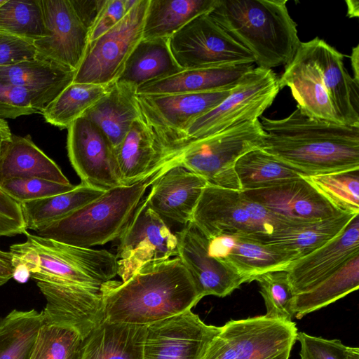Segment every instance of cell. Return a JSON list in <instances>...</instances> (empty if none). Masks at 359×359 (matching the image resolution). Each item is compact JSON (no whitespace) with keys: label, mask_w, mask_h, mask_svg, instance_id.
Returning <instances> with one entry per match:
<instances>
[{"label":"cell","mask_w":359,"mask_h":359,"mask_svg":"<svg viewBox=\"0 0 359 359\" xmlns=\"http://www.w3.org/2000/svg\"><path fill=\"white\" fill-rule=\"evenodd\" d=\"M45 34L34 40L36 58L76 70L89 42V30L70 0H41Z\"/></svg>","instance_id":"16"},{"label":"cell","mask_w":359,"mask_h":359,"mask_svg":"<svg viewBox=\"0 0 359 359\" xmlns=\"http://www.w3.org/2000/svg\"><path fill=\"white\" fill-rule=\"evenodd\" d=\"M305 177L340 210L359 214V170Z\"/></svg>","instance_id":"41"},{"label":"cell","mask_w":359,"mask_h":359,"mask_svg":"<svg viewBox=\"0 0 359 359\" xmlns=\"http://www.w3.org/2000/svg\"><path fill=\"white\" fill-rule=\"evenodd\" d=\"M41 312L14 309L0 318V359H31Z\"/></svg>","instance_id":"36"},{"label":"cell","mask_w":359,"mask_h":359,"mask_svg":"<svg viewBox=\"0 0 359 359\" xmlns=\"http://www.w3.org/2000/svg\"><path fill=\"white\" fill-rule=\"evenodd\" d=\"M105 191L81 183L71 191L20 203L26 229L35 232L102 196Z\"/></svg>","instance_id":"34"},{"label":"cell","mask_w":359,"mask_h":359,"mask_svg":"<svg viewBox=\"0 0 359 359\" xmlns=\"http://www.w3.org/2000/svg\"><path fill=\"white\" fill-rule=\"evenodd\" d=\"M114 151L123 186L140 182L169 163L163 146L140 116Z\"/></svg>","instance_id":"24"},{"label":"cell","mask_w":359,"mask_h":359,"mask_svg":"<svg viewBox=\"0 0 359 359\" xmlns=\"http://www.w3.org/2000/svg\"><path fill=\"white\" fill-rule=\"evenodd\" d=\"M36 57L33 41L0 31V66Z\"/></svg>","instance_id":"47"},{"label":"cell","mask_w":359,"mask_h":359,"mask_svg":"<svg viewBox=\"0 0 359 359\" xmlns=\"http://www.w3.org/2000/svg\"><path fill=\"white\" fill-rule=\"evenodd\" d=\"M243 192L272 212L301 223L317 222L345 213L305 176L276 186Z\"/></svg>","instance_id":"21"},{"label":"cell","mask_w":359,"mask_h":359,"mask_svg":"<svg viewBox=\"0 0 359 359\" xmlns=\"http://www.w3.org/2000/svg\"><path fill=\"white\" fill-rule=\"evenodd\" d=\"M265 137L260 121L256 119L189 142L172 162L201 176L208 183L241 190L236 163L249 151L262 149Z\"/></svg>","instance_id":"7"},{"label":"cell","mask_w":359,"mask_h":359,"mask_svg":"<svg viewBox=\"0 0 359 359\" xmlns=\"http://www.w3.org/2000/svg\"><path fill=\"white\" fill-rule=\"evenodd\" d=\"M166 168L133 184L105 191L95 201L41 227L36 235L86 248L118 238L147 189Z\"/></svg>","instance_id":"5"},{"label":"cell","mask_w":359,"mask_h":359,"mask_svg":"<svg viewBox=\"0 0 359 359\" xmlns=\"http://www.w3.org/2000/svg\"><path fill=\"white\" fill-rule=\"evenodd\" d=\"M309 43L338 117L344 125L359 126V83L346 71L345 55L318 37Z\"/></svg>","instance_id":"25"},{"label":"cell","mask_w":359,"mask_h":359,"mask_svg":"<svg viewBox=\"0 0 359 359\" xmlns=\"http://www.w3.org/2000/svg\"><path fill=\"white\" fill-rule=\"evenodd\" d=\"M182 69L254 64L252 55L208 13L196 17L168 39Z\"/></svg>","instance_id":"12"},{"label":"cell","mask_w":359,"mask_h":359,"mask_svg":"<svg viewBox=\"0 0 359 359\" xmlns=\"http://www.w3.org/2000/svg\"><path fill=\"white\" fill-rule=\"evenodd\" d=\"M357 215L359 214L345 212L335 217L311 222L276 237L270 243L295 251L302 257L341 234Z\"/></svg>","instance_id":"38"},{"label":"cell","mask_w":359,"mask_h":359,"mask_svg":"<svg viewBox=\"0 0 359 359\" xmlns=\"http://www.w3.org/2000/svg\"><path fill=\"white\" fill-rule=\"evenodd\" d=\"M359 254V215L338 236L297 259L287 270L294 294L315 285Z\"/></svg>","instance_id":"23"},{"label":"cell","mask_w":359,"mask_h":359,"mask_svg":"<svg viewBox=\"0 0 359 359\" xmlns=\"http://www.w3.org/2000/svg\"><path fill=\"white\" fill-rule=\"evenodd\" d=\"M269 318L291 322L294 316V292L286 270L275 271L257 276Z\"/></svg>","instance_id":"42"},{"label":"cell","mask_w":359,"mask_h":359,"mask_svg":"<svg viewBox=\"0 0 359 359\" xmlns=\"http://www.w3.org/2000/svg\"><path fill=\"white\" fill-rule=\"evenodd\" d=\"M208 240L210 256L245 276L249 283L260 274L288 270L298 252L274 243L237 236H219Z\"/></svg>","instance_id":"19"},{"label":"cell","mask_w":359,"mask_h":359,"mask_svg":"<svg viewBox=\"0 0 359 359\" xmlns=\"http://www.w3.org/2000/svg\"><path fill=\"white\" fill-rule=\"evenodd\" d=\"M221 328L191 310L156 322L147 326L143 359H202Z\"/></svg>","instance_id":"15"},{"label":"cell","mask_w":359,"mask_h":359,"mask_svg":"<svg viewBox=\"0 0 359 359\" xmlns=\"http://www.w3.org/2000/svg\"><path fill=\"white\" fill-rule=\"evenodd\" d=\"M218 0H149L142 39H169L196 17L209 13Z\"/></svg>","instance_id":"33"},{"label":"cell","mask_w":359,"mask_h":359,"mask_svg":"<svg viewBox=\"0 0 359 359\" xmlns=\"http://www.w3.org/2000/svg\"><path fill=\"white\" fill-rule=\"evenodd\" d=\"M301 359H359V348L345 346L338 339H326L297 332Z\"/></svg>","instance_id":"45"},{"label":"cell","mask_w":359,"mask_h":359,"mask_svg":"<svg viewBox=\"0 0 359 359\" xmlns=\"http://www.w3.org/2000/svg\"><path fill=\"white\" fill-rule=\"evenodd\" d=\"M75 187L39 177L11 178L0 183V188L19 203L65 193Z\"/></svg>","instance_id":"44"},{"label":"cell","mask_w":359,"mask_h":359,"mask_svg":"<svg viewBox=\"0 0 359 359\" xmlns=\"http://www.w3.org/2000/svg\"><path fill=\"white\" fill-rule=\"evenodd\" d=\"M46 300L43 322L72 327L84 339L104 319L102 290L37 282Z\"/></svg>","instance_id":"18"},{"label":"cell","mask_w":359,"mask_h":359,"mask_svg":"<svg viewBox=\"0 0 359 359\" xmlns=\"http://www.w3.org/2000/svg\"><path fill=\"white\" fill-rule=\"evenodd\" d=\"M297 332L294 322L265 316L231 320L222 327L202 359H289Z\"/></svg>","instance_id":"9"},{"label":"cell","mask_w":359,"mask_h":359,"mask_svg":"<svg viewBox=\"0 0 359 359\" xmlns=\"http://www.w3.org/2000/svg\"><path fill=\"white\" fill-rule=\"evenodd\" d=\"M109 85L72 82L41 113L46 122L68 128L109 90Z\"/></svg>","instance_id":"37"},{"label":"cell","mask_w":359,"mask_h":359,"mask_svg":"<svg viewBox=\"0 0 359 359\" xmlns=\"http://www.w3.org/2000/svg\"><path fill=\"white\" fill-rule=\"evenodd\" d=\"M67 129L68 156L81 182L104 191L123 186L114 148L103 132L84 116Z\"/></svg>","instance_id":"14"},{"label":"cell","mask_w":359,"mask_h":359,"mask_svg":"<svg viewBox=\"0 0 359 359\" xmlns=\"http://www.w3.org/2000/svg\"><path fill=\"white\" fill-rule=\"evenodd\" d=\"M0 31L33 41L43 36L41 0H6L0 6Z\"/></svg>","instance_id":"39"},{"label":"cell","mask_w":359,"mask_h":359,"mask_svg":"<svg viewBox=\"0 0 359 359\" xmlns=\"http://www.w3.org/2000/svg\"><path fill=\"white\" fill-rule=\"evenodd\" d=\"M137 1V0H105L89 31V42L95 41L116 25Z\"/></svg>","instance_id":"46"},{"label":"cell","mask_w":359,"mask_h":359,"mask_svg":"<svg viewBox=\"0 0 359 359\" xmlns=\"http://www.w3.org/2000/svg\"><path fill=\"white\" fill-rule=\"evenodd\" d=\"M358 287L359 254H357L326 278L294 294V317L301 319L357 290Z\"/></svg>","instance_id":"32"},{"label":"cell","mask_w":359,"mask_h":359,"mask_svg":"<svg viewBox=\"0 0 359 359\" xmlns=\"http://www.w3.org/2000/svg\"><path fill=\"white\" fill-rule=\"evenodd\" d=\"M24 234L25 242L10 247L12 263L26 269L36 282L102 289L118 273L116 255L107 250L71 245L27 231Z\"/></svg>","instance_id":"4"},{"label":"cell","mask_w":359,"mask_h":359,"mask_svg":"<svg viewBox=\"0 0 359 359\" xmlns=\"http://www.w3.org/2000/svg\"><path fill=\"white\" fill-rule=\"evenodd\" d=\"M182 70L171 53L168 39H142L115 81L127 83L137 89L145 83Z\"/></svg>","instance_id":"30"},{"label":"cell","mask_w":359,"mask_h":359,"mask_svg":"<svg viewBox=\"0 0 359 359\" xmlns=\"http://www.w3.org/2000/svg\"><path fill=\"white\" fill-rule=\"evenodd\" d=\"M254 68V64L183 69L173 75L145 83L136 89L137 95L195 93L215 91L236 85Z\"/></svg>","instance_id":"26"},{"label":"cell","mask_w":359,"mask_h":359,"mask_svg":"<svg viewBox=\"0 0 359 359\" xmlns=\"http://www.w3.org/2000/svg\"><path fill=\"white\" fill-rule=\"evenodd\" d=\"M55 97L51 95L0 81V118L42 113Z\"/></svg>","instance_id":"43"},{"label":"cell","mask_w":359,"mask_h":359,"mask_svg":"<svg viewBox=\"0 0 359 359\" xmlns=\"http://www.w3.org/2000/svg\"><path fill=\"white\" fill-rule=\"evenodd\" d=\"M280 89L288 87L306 116L343 124L333 107L321 69L309 41L300 43L292 60L285 66L278 78Z\"/></svg>","instance_id":"20"},{"label":"cell","mask_w":359,"mask_h":359,"mask_svg":"<svg viewBox=\"0 0 359 359\" xmlns=\"http://www.w3.org/2000/svg\"><path fill=\"white\" fill-rule=\"evenodd\" d=\"M26 231L20 203L0 188V236H13Z\"/></svg>","instance_id":"48"},{"label":"cell","mask_w":359,"mask_h":359,"mask_svg":"<svg viewBox=\"0 0 359 359\" xmlns=\"http://www.w3.org/2000/svg\"><path fill=\"white\" fill-rule=\"evenodd\" d=\"M233 87L205 93L136 94L140 116L153 130L168 161L175 157L178 142L187 128L221 103Z\"/></svg>","instance_id":"10"},{"label":"cell","mask_w":359,"mask_h":359,"mask_svg":"<svg viewBox=\"0 0 359 359\" xmlns=\"http://www.w3.org/2000/svg\"><path fill=\"white\" fill-rule=\"evenodd\" d=\"M190 222L208 239L237 236L267 243L309 224L273 212L241 190L210 183L204 188Z\"/></svg>","instance_id":"6"},{"label":"cell","mask_w":359,"mask_h":359,"mask_svg":"<svg viewBox=\"0 0 359 359\" xmlns=\"http://www.w3.org/2000/svg\"><path fill=\"white\" fill-rule=\"evenodd\" d=\"M116 255L118 273L122 282L128 280L145 264L178 256L177 238L165 219L140 201L118 237Z\"/></svg>","instance_id":"13"},{"label":"cell","mask_w":359,"mask_h":359,"mask_svg":"<svg viewBox=\"0 0 359 359\" xmlns=\"http://www.w3.org/2000/svg\"><path fill=\"white\" fill-rule=\"evenodd\" d=\"M104 320L147 327L191 310L202 299L179 257L150 262L125 282L102 287Z\"/></svg>","instance_id":"2"},{"label":"cell","mask_w":359,"mask_h":359,"mask_svg":"<svg viewBox=\"0 0 359 359\" xmlns=\"http://www.w3.org/2000/svg\"><path fill=\"white\" fill-rule=\"evenodd\" d=\"M287 0H218L209 16L252 55L258 67L285 66L297 53V25Z\"/></svg>","instance_id":"3"},{"label":"cell","mask_w":359,"mask_h":359,"mask_svg":"<svg viewBox=\"0 0 359 359\" xmlns=\"http://www.w3.org/2000/svg\"><path fill=\"white\" fill-rule=\"evenodd\" d=\"M83 339L76 330L43 322L31 359H78Z\"/></svg>","instance_id":"40"},{"label":"cell","mask_w":359,"mask_h":359,"mask_svg":"<svg viewBox=\"0 0 359 359\" xmlns=\"http://www.w3.org/2000/svg\"><path fill=\"white\" fill-rule=\"evenodd\" d=\"M12 135L7 121L0 118V155L4 146L11 140Z\"/></svg>","instance_id":"51"},{"label":"cell","mask_w":359,"mask_h":359,"mask_svg":"<svg viewBox=\"0 0 359 359\" xmlns=\"http://www.w3.org/2000/svg\"><path fill=\"white\" fill-rule=\"evenodd\" d=\"M14 268L13 278L20 283H26L30 278L29 272L22 266H15Z\"/></svg>","instance_id":"53"},{"label":"cell","mask_w":359,"mask_h":359,"mask_svg":"<svg viewBox=\"0 0 359 359\" xmlns=\"http://www.w3.org/2000/svg\"><path fill=\"white\" fill-rule=\"evenodd\" d=\"M261 149L305 176L359 170V126L311 118L297 107L280 119L261 116Z\"/></svg>","instance_id":"1"},{"label":"cell","mask_w":359,"mask_h":359,"mask_svg":"<svg viewBox=\"0 0 359 359\" xmlns=\"http://www.w3.org/2000/svg\"><path fill=\"white\" fill-rule=\"evenodd\" d=\"M14 270L10 252L0 250V286L13 278Z\"/></svg>","instance_id":"50"},{"label":"cell","mask_w":359,"mask_h":359,"mask_svg":"<svg viewBox=\"0 0 359 359\" xmlns=\"http://www.w3.org/2000/svg\"><path fill=\"white\" fill-rule=\"evenodd\" d=\"M78 17L90 31L105 0H70Z\"/></svg>","instance_id":"49"},{"label":"cell","mask_w":359,"mask_h":359,"mask_svg":"<svg viewBox=\"0 0 359 359\" xmlns=\"http://www.w3.org/2000/svg\"><path fill=\"white\" fill-rule=\"evenodd\" d=\"M140 116L136 88L114 81L109 85L108 91L82 116L95 124L115 149Z\"/></svg>","instance_id":"27"},{"label":"cell","mask_w":359,"mask_h":359,"mask_svg":"<svg viewBox=\"0 0 359 359\" xmlns=\"http://www.w3.org/2000/svg\"><path fill=\"white\" fill-rule=\"evenodd\" d=\"M178 256L201 296L226 297L248 279L208 252V240L189 222L175 234Z\"/></svg>","instance_id":"17"},{"label":"cell","mask_w":359,"mask_h":359,"mask_svg":"<svg viewBox=\"0 0 359 359\" xmlns=\"http://www.w3.org/2000/svg\"><path fill=\"white\" fill-rule=\"evenodd\" d=\"M241 191L276 186L305 176L261 149L249 151L236 163Z\"/></svg>","instance_id":"35"},{"label":"cell","mask_w":359,"mask_h":359,"mask_svg":"<svg viewBox=\"0 0 359 359\" xmlns=\"http://www.w3.org/2000/svg\"><path fill=\"white\" fill-rule=\"evenodd\" d=\"M208 183L201 176L171 162L151 184L147 203L163 219L187 224Z\"/></svg>","instance_id":"22"},{"label":"cell","mask_w":359,"mask_h":359,"mask_svg":"<svg viewBox=\"0 0 359 359\" xmlns=\"http://www.w3.org/2000/svg\"><path fill=\"white\" fill-rule=\"evenodd\" d=\"M149 3V0H137L116 25L88 43L73 82L108 86L117 79L142 39Z\"/></svg>","instance_id":"11"},{"label":"cell","mask_w":359,"mask_h":359,"mask_svg":"<svg viewBox=\"0 0 359 359\" xmlns=\"http://www.w3.org/2000/svg\"><path fill=\"white\" fill-rule=\"evenodd\" d=\"M17 177H39L70 184L59 166L40 149L29 135H12L0 155V183Z\"/></svg>","instance_id":"29"},{"label":"cell","mask_w":359,"mask_h":359,"mask_svg":"<svg viewBox=\"0 0 359 359\" xmlns=\"http://www.w3.org/2000/svg\"><path fill=\"white\" fill-rule=\"evenodd\" d=\"M146 328L104 320L83 339L78 359H143Z\"/></svg>","instance_id":"28"},{"label":"cell","mask_w":359,"mask_h":359,"mask_svg":"<svg viewBox=\"0 0 359 359\" xmlns=\"http://www.w3.org/2000/svg\"><path fill=\"white\" fill-rule=\"evenodd\" d=\"M351 67L353 72V80L359 83V45L352 48L350 56Z\"/></svg>","instance_id":"52"},{"label":"cell","mask_w":359,"mask_h":359,"mask_svg":"<svg viewBox=\"0 0 359 359\" xmlns=\"http://www.w3.org/2000/svg\"><path fill=\"white\" fill-rule=\"evenodd\" d=\"M6 0H0V6H2Z\"/></svg>","instance_id":"55"},{"label":"cell","mask_w":359,"mask_h":359,"mask_svg":"<svg viewBox=\"0 0 359 359\" xmlns=\"http://www.w3.org/2000/svg\"><path fill=\"white\" fill-rule=\"evenodd\" d=\"M347 6V15L349 18H358L359 12L358 1H346Z\"/></svg>","instance_id":"54"},{"label":"cell","mask_w":359,"mask_h":359,"mask_svg":"<svg viewBox=\"0 0 359 359\" xmlns=\"http://www.w3.org/2000/svg\"><path fill=\"white\" fill-rule=\"evenodd\" d=\"M76 70L36 57L0 66V81L56 97L74 81Z\"/></svg>","instance_id":"31"},{"label":"cell","mask_w":359,"mask_h":359,"mask_svg":"<svg viewBox=\"0 0 359 359\" xmlns=\"http://www.w3.org/2000/svg\"><path fill=\"white\" fill-rule=\"evenodd\" d=\"M280 90L278 77L272 69L254 67L240 79L221 103L187 128L175 157L191 142L259 119Z\"/></svg>","instance_id":"8"}]
</instances>
